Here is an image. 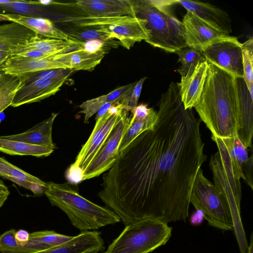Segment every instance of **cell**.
I'll use <instances>...</instances> for the list:
<instances>
[{"mask_svg": "<svg viewBox=\"0 0 253 253\" xmlns=\"http://www.w3.org/2000/svg\"><path fill=\"white\" fill-rule=\"evenodd\" d=\"M152 129L138 135L103 176L98 196L125 225L152 218L186 221L199 170L207 160L201 121L185 109L177 83L161 95Z\"/></svg>", "mask_w": 253, "mask_h": 253, "instance_id": "1", "label": "cell"}, {"mask_svg": "<svg viewBox=\"0 0 253 253\" xmlns=\"http://www.w3.org/2000/svg\"><path fill=\"white\" fill-rule=\"evenodd\" d=\"M194 108L212 136H237L239 97L237 78L208 62L204 88Z\"/></svg>", "mask_w": 253, "mask_h": 253, "instance_id": "2", "label": "cell"}, {"mask_svg": "<svg viewBox=\"0 0 253 253\" xmlns=\"http://www.w3.org/2000/svg\"><path fill=\"white\" fill-rule=\"evenodd\" d=\"M47 184L44 194L51 205L63 211L72 224L82 232L98 229L121 221L112 210L82 196L75 184L51 181Z\"/></svg>", "mask_w": 253, "mask_h": 253, "instance_id": "3", "label": "cell"}, {"mask_svg": "<svg viewBox=\"0 0 253 253\" xmlns=\"http://www.w3.org/2000/svg\"><path fill=\"white\" fill-rule=\"evenodd\" d=\"M176 0H133L136 16L147 21L150 37L146 42L166 52L176 53L187 46L182 21L174 15Z\"/></svg>", "mask_w": 253, "mask_h": 253, "instance_id": "4", "label": "cell"}, {"mask_svg": "<svg viewBox=\"0 0 253 253\" xmlns=\"http://www.w3.org/2000/svg\"><path fill=\"white\" fill-rule=\"evenodd\" d=\"M218 151L211 156L210 167L212 171L214 185L230 208L234 222V230L241 253H247L248 244L240 215L241 184L236 177L225 148L219 137L212 136Z\"/></svg>", "mask_w": 253, "mask_h": 253, "instance_id": "5", "label": "cell"}, {"mask_svg": "<svg viewBox=\"0 0 253 253\" xmlns=\"http://www.w3.org/2000/svg\"><path fill=\"white\" fill-rule=\"evenodd\" d=\"M63 28H85L110 34L124 47L129 49L135 42L150 37L145 19L129 15L111 17L66 16L56 21Z\"/></svg>", "mask_w": 253, "mask_h": 253, "instance_id": "6", "label": "cell"}, {"mask_svg": "<svg viewBox=\"0 0 253 253\" xmlns=\"http://www.w3.org/2000/svg\"><path fill=\"white\" fill-rule=\"evenodd\" d=\"M172 228L156 219L145 218L125 226L109 246L108 253H149L165 245Z\"/></svg>", "mask_w": 253, "mask_h": 253, "instance_id": "7", "label": "cell"}, {"mask_svg": "<svg viewBox=\"0 0 253 253\" xmlns=\"http://www.w3.org/2000/svg\"><path fill=\"white\" fill-rule=\"evenodd\" d=\"M190 202L197 211L201 212L211 226L225 231L234 229L229 206L215 186L204 176L202 169L199 170L194 181Z\"/></svg>", "mask_w": 253, "mask_h": 253, "instance_id": "8", "label": "cell"}, {"mask_svg": "<svg viewBox=\"0 0 253 253\" xmlns=\"http://www.w3.org/2000/svg\"><path fill=\"white\" fill-rule=\"evenodd\" d=\"M124 110L119 102L116 103L104 115L96 120L90 135L71 166L79 169L84 173L120 121Z\"/></svg>", "mask_w": 253, "mask_h": 253, "instance_id": "9", "label": "cell"}, {"mask_svg": "<svg viewBox=\"0 0 253 253\" xmlns=\"http://www.w3.org/2000/svg\"><path fill=\"white\" fill-rule=\"evenodd\" d=\"M242 43L230 35L213 41L201 51L207 61L235 78H243Z\"/></svg>", "mask_w": 253, "mask_h": 253, "instance_id": "10", "label": "cell"}, {"mask_svg": "<svg viewBox=\"0 0 253 253\" xmlns=\"http://www.w3.org/2000/svg\"><path fill=\"white\" fill-rule=\"evenodd\" d=\"M129 112L124 110L120 121L84 172L83 180L98 176L108 170L115 163L119 155L122 139L130 124L131 115Z\"/></svg>", "mask_w": 253, "mask_h": 253, "instance_id": "11", "label": "cell"}, {"mask_svg": "<svg viewBox=\"0 0 253 253\" xmlns=\"http://www.w3.org/2000/svg\"><path fill=\"white\" fill-rule=\"evenodd\" d=\"M53 5L70 7L76 16L111 17L129 15L136 17L133 0H77L68 3L53 1Z\"/></svg>", "mask_w": 253, "mask_h": 253, "instance_id": "12", "label": "cell"}, {"mask_svg": "<svg viewBox=\"0 0 253 253\" xmlns=\"http://www.w3.org/2000/svg\"><path fill=\"white\" fill-rule=\"evenodd\" d=\"M68 78L38 80L24 84L20 83L11 106L17 107L40 102L53 95L60 89Z\"/></svg>", "mask_w": 253, "mask_h": 253, "instance_id": "13", "label": "cell"}, {"mask_svg": "<svg viewBox=\"0 0 253 253\" xmlns=\"http://www.w3.org/2000/svg\"><path fill=\"white\" fill-rule=\"evenodd\" d=\"M182 22L187 46L200 51L216 39L229 35L217 31L189 11Z\"/></svg>", "mask_w": 253, "mask_h": 253, "instance_id": "14", "label": "cell"}, {"mask_svg": "<svg viewBox=\"0 0 253 253\" xmlns=\"http://www.w3.org/2000/svg\"><path fill=\"white\" fill-rule=\"evenodd\" d=\"M187 11L190 12L217 31L229 35L232 32L231 19L228 13L208 2L176 0Z\"/></svg>", "mask_w": 253, "mask_h": 253, "instance_id": "15", "label": "cell"}, {"mask_svg": "<svg viewBox=\"0 0 253 253\" xmlns=\"http://www.w3.org/2000/svg\"><path fill=\"white\" fill-rule=\"evenodd\" d=\"M70 41L71 45L69 50L50 57L73 71L93 70L107 53L105 51L91 52L83 48L77 42L70 40Z\"/></svg>", "mask_w": 253, "mask_h": 253, "instance_id": "16", "label": "cell"}, {"mask_svg": "<svg viewBox=\"0 0 253 253\" xmlns=\"http://www.w3.org/2000/svg\"><path fill=\"white\" fill-rule=\"evenodd\" d=\"M104 245L100 232L86 231L54 247L29 253H97L104 250Z\"/></svg>", "mask_w": 253, "mask_h": 253, "instance_id": "17", "label": "cell"}, {"mask_svg": "<svg viewBox=\"0 0 253 253\" xmlns=\"http://www.w3.org/2000/svg\"><path fill=\"white\" fill-rule=\"evenodd\" d=\"M68 69L51 57L33 58L12 56L0 65V72L17 76L22 74L54 69Z\"/></svg>", "mask_w": 253, "mask_h": 253, "instance_id": "18", "label": "cell"}, {"mask_svg": "<svg viewBox=\"0 0 253 253\" xmlns=\"http://www.w3.org/2000/svg\"><path fill=\"white\" fill-rule=\"evenodd\" d=\"M208 68L207 60L200 62L191 74L181 77L180 82L177 83L185 109H192L198 103L204 88Z\"/></svg>", "mask_w": 253, "mask_h": 253, "instance_id": "19", "label": "cell"}, {"mask_svg": "<svg viewBox=\"0 0 253 253\" xmlns=\"http://www.w3.org/2000/svg\"><path fill=\"white\" fill-rule=\"evenodd\" d=\"M239 97V122L237 136L247 148L252 147L253 98L243 78H237Z\"/></svg>", "mask_w": 253, "mask_h": 253, "instance_id": "20", "label": "cell"}, {"mask_svg": "<svg viewBox=\"0 0 253 253\" xmlns=\"http://www.w3.org/2000/svg\"><path fill=\"white\" fill-rule=\"evenodd\" d=\"M0 176L25 188L35 195L44 194L47 184L0 157Z\"/></svg>", "mask_w": 253, "mask_h": 253, "instance_id": "21", "label": "cell"}, {"mask_svg": "<svg viewBox=\"0 0 253 253\" xmlns=\"http://www.w3.org/2000/svg\"><path fill=\"white\" fill-rule=\"evenodd\" d=\"M57 115L58 113H52L49 118L24 132L0 137L7 139L44 146L54 150L56 146L52 140V130L54 120Z\"/></svg>", "mask_w": 253, "mask_h": 253, "instance_id": "22", "label": "cell"}, {"mask_svg": "<svg viewBox=\"0 0 253 253\" xmlns=\"http://www.w3.org/2000/svg\"><path fill=\"white\" fill-rule=\"evenodd\" d=\"M8 21L19 23L38 35L48 38L68 41L67 34L57 28L53 22L47 18L31 17L19 14H4Z\"/></svg>", "mask_w": 253, "mask_h": 253, "instance_id": "23", "label": "cell"}, {"mask_svg": "<svg viewBox=\"0 0 253 253\" xmlns=\"http://www.w3.org/2000/svg\"><path fill=\"white\" fill-rule=\"evenodd\" d=\"M37 34L15 22L0 25V51L11 52L25 45Z\"/></svg>", "mask_w": 253, "mask_h": 253, "instance_id": "24", "label": "cell"}, {"mask_svg": "<svg viewBox=\"0 0 253 253\" xmlns=\"http://www.w3.org/2000/svg\"><path fill=\"white\" fill-rule=\"evenodd\" d=\"M73 238L53 230H43L30 234L27 244L20 247L18 253H29L50 249L66 242Z\"/></svg>", "mask_w": 253, "mask_h": 253, "instance_id": "25", "label": "cell"}, {"mask_svg": "<svg viewBox=\"0 0 253 253\" xmlns=\"http://www.w3.org/2000/svg\"><path fill=\"white\" fill-rule=\"evenodd\" d=\"M136 82L116 88L109 93L89 99L83 102L80 108L82 109L80 113L84 114V123H87L89 119L106 103L120 102V100L133 87Z\"/></svg>", "mask_w": 253, "mask_h": 253, "instance_id": "26", "label": "cell"}, {"mask_svg": "<svg viewBox=\"0 0 253 253\" xmlns=\"http://www.w3.org/2000/svg\"><path fill=\"white\" fill-rule=\"evenodd\" d=\"M53 151V149L48 147L7 139L0 136V152L6 154L42 158L49 156Z\"/></svg>", "mask_w": 253, "mask_h": 253, "instance_id": "27", "label": "cell"}, {"mask_svg": "<svg viewBox=\"0 0 253 253\" xmlns=\"http://www.w3.org/2000/svg\"><path fill=\"white\" fill-rule=\"evenodd\" d=\"M219 138L229 157L235 176L244 180L243 167L249 158L248 149L237 136Z\"/></svg>", "mask_w": 253, "mask_h": 253, "instance_id": "28", "label": "cell"}, {"mask_svg": "<svg viewBox=\"0 0 253 253\" xmlns=\"http://www.w3.org/2000/svg\"><path fill=\"white\" fill-rule=\"evenodd\" d=\"M71 47V42L62 40L44 38L37 35L25 45L13 50L15 52L28 49H36L53 55L66 52Z\"/></svg>", "mask_w": 253, "mask_h": 253, "instance_id": "29", "label": "cell"}, {"mask_svg": "<svg viewBox=\"0 0 253 253\" xmlns=\"http://www.w3.org/2000/svg\"><path fill=\"white\" fill-rule=\"evenodd\" d=\"M158 119L157 112L151 108L149 115L142 119H134L131 117L129 126L125 133L119 147V153L138 135L146 130L153 129Z\"/></svg>", "mask_w": 253, "mask_h": 253, "instance_id": "30", "label": "cell"}, {"mask_svg": "<svg viewBox=\"0 0 253 253\" xmlns=\"http://www.w3.org/2000/svg\"><path fill=\"white\" fill-rule=\"evenodd\" d=\"M42 6L39 4L37 1L0 0V9L10 12L9 13L31 17L44 18L45 11Z\"/></svg>", "mask_w": 253, "mask_h": 253, "instance_id": "31", "label": "cell"}, {"mask_svg": "<svg viewBox=\"0 0 253 253\" xmlns=\"http://www.w3.org/2000/svg\"><path fill=\"white\" fill-rule=\"evenodd\" d=\"M176 53L179 56L178 62L181 64L177 71L182 78L191 74L200 62L206 60L201 51L188 46Z\"/></svg>", "mask_w": 253, "mask_h": 253, "instance_id": "32", "label": "cell"}, {"mask_svg": "<svg viewBox=\"0 0 253 253\" xmlns=\"http://www.w3.org/2000/svg\"><path fill=\"white\" fill-rule=\"evenodd\" d=\"M62 31L68 37L69 40L77 42H84L92 41L111 42V36L106 33L97 30L85 28H67Z\"/></svg>", "mask_w": 253, "mask_h": 253, "instance_id": "33", "label": "cell"}, {"mask_svg": "<svg viewBox=\"0 0 253 253\" xmlns=\"http://www.w3.org/2000/svg\"><path fill=\"white\" fill-rule=\"evenodd\" d=\"M243 80L252 98H253V38H250L242 43Z\"/></svg>", "mask_w": 253, "mask_h": 253, "instance_id": "34", "label": "cell"}, {"mask_svg": "<svg viewBox=\"0 0 253 253\" xmlns=\"http://www.w3.org/2000/svg\"><path fill=\"white\" fill-rule=\"evenodd\" d=\"M73 72L72 69L59 68L28 73L17 77L20 83L24 84L38 80H56L69 78Z\"/></svg>", "mask_w": 253, "mask_h": 253, "instance_id": "35", "label": "cell"}, {"mask_svg": "<svg viewBox=\"0 0 253 253\" xmlns=\"http://www.w3.org/2000/svg\"><path fill=\"white\" fill-rule=\"evenodd\" d=\"M19 84L17 76L5 74L0 88V113L11 106Z\"/></svg>", "mask_w": 253, "mask_h": 253, "instance_id": "36", "label": "cell"}, {"mask_svg": "<svg viewBox=\"0 0 253 253\" xmlns=\"http://www.w3.org/2000/svg\"><path fill=\"white\" fill-rule=\"evenodd\" d=\"M146 79V77H143L136 82L131 90L120 100L119 103L125 109L131 112L137 106L142 85Z\"/></svg>", "mask_w": 253, "mask_h": 253, "instance_id": "37", "label": "cell"}, {"mask_svg": "<svg viewBox=\"0 0 253 253\" xmlns=\"http://www.w3.org/2000/svg\"><path fill=\"white\" fill-rule=\"evenodd\" d=\"M16 230L11 229L0 235V252L1 253H16L19 248L15 238Z\"/></svg>", "mask_w": 253, "mask_h": 253, "instance_id": "38", "label": "cell"}, {"mask_svg": "<svg viewBox=\"0 0 253 253\" xmlns=\"http://www.w3.org/2000/svg\"><path fill=\"white\" fill-rule=\"evenodd\" d=\"M253 152L251 156L244 163L243 167V172L244 176V180L246 184L253 190Z\"/></svg>", "mask_w": 253, "mask_h": 253, "instance_id": "39", "label": "cell"}, {"mask_svg": "<svg viewBox=\"0 0 253 253\" xmlns=\"http://www.w3.org/2000/svg\"><path fill=\"white\" fill-rule=\"evenodd\" d=\"M83 172L79 169L70 166L67 169L66 176L69 182L76 184L83 180Z\"/></svg>", "mask_w": 253, "mask_h": 253, "instance_id": "40", "label": "cell"}, {"mask_svg": "<svg viewBox=\"0 0 253 253\" xmlns=\"http://www.w3.org/2000/svg\"><path fill=\"white\" fill-rule=\"evenodd\" d=\"M151 110V108H148L147 104H139L131 112V117L134 119H144L149 115Z\"/></svg>", "mask_w": 253, "mask_h": 253, "instance_id": "41", "label": "cell"}, {"mask_svg": "<svg viewBox=\"0 0 253 253\" xmlns=\"http://www.w3.org/2000/svg\"><path fill=\"white\" fill-rule=\"evenodd\" d=\"M30 234L25 229H19L16 231L15 238L17 244L20 247L26 246L29 242Z\"/></svg>", "mask_w": 253, "mask_h": 253, "instance_id": "42", "label": "cell"}, {"mask_svg": "<svg viewBox=\"0 0 253 253\" xmlns=\"http://www.w3.org/2000/svg\"><path fill=\"white\" fill-rule=\"evenodd\" d=\"M10 194L8 188L4 182L0 179V209L7 200Z\"/></svg>", "mask_w": 253, "mask_h": 253, "instance_id": "43", "label": "cell"}, {"mask_svg": "<svg viewBox=\"0 0 253 253\" xmlns=\"http://www.w3.org/2000/svg\"><path fill=\"white\" fill-rule=\"evenodd\" d=\"M106 103L98 111L95 117V121L104 115L109 110V109L115 103Z\"/></svg>", "mask_w": 253, "mask_h": 253, "instance_id": "44", "label": "cell"}, {"mask_svg": "<svg viewBox=\"0 0 253 253\" xmlns=\"http://www.w3.org/2000/svg\"><path fill=\"white\" fill-rule=\"evenodd\" d=\"M11 56V52L0 51V65L5 62Z\"/></svg>", "mask_w": 253, "mask_h": 253, "instance_id": "45", "label": "cell"}, {"mask_svg": "<svg viewBox=\"0 0 253 253\" xmlns=\"http://www.w3.org/2000/svg\"><path fill=\"white\" fill-rule=\"evenodd\" d=\"M247 253H253V233L251 235V239L249 246H248Z\"/></svg>", "mask_w": 253, "mask_h": 253, "instance_id": "46", "label": "cell"}, {"mask_svg": "<svg viewBox=\"0 0 253 253\" xmlns=\"http://www.w3.org/2000/svg\"><path fill=\"white\" fill-rule=\"evenodd\" d=\"M5 77V74L0 72V88L1 87Z\"/></svg>", "mask_w": 253, "mask_h": 253, "instance_id": "47", "label": "cell"}, {"mask_svg": "<svg viewBox=\"0 0 253 253\" xmlns=\"http://www.w3.org/2000/svg\"><path fill=\"white\" fill-rule=\"evenodd\" d=\"M8 21V19L4 15V14L0 13V21Z\"/></svg>", "mask_w": 253, "mask_h": 253, "instance_id": "48", "label": "cell"}, {"mask_svg": "<svg viewBox=\"0 0 253 253\" xmlns=\"http://www.w3.org/2000/svg\"><path fill=\"white\" fill-rule=\"evenodd\" d=\"M102 253H108L106 251L105 252H103Z\"/></svg>", "mask_w": 253, "mask_h": 253, "instance_id": "49", "label": "cell"}]
</instances>
